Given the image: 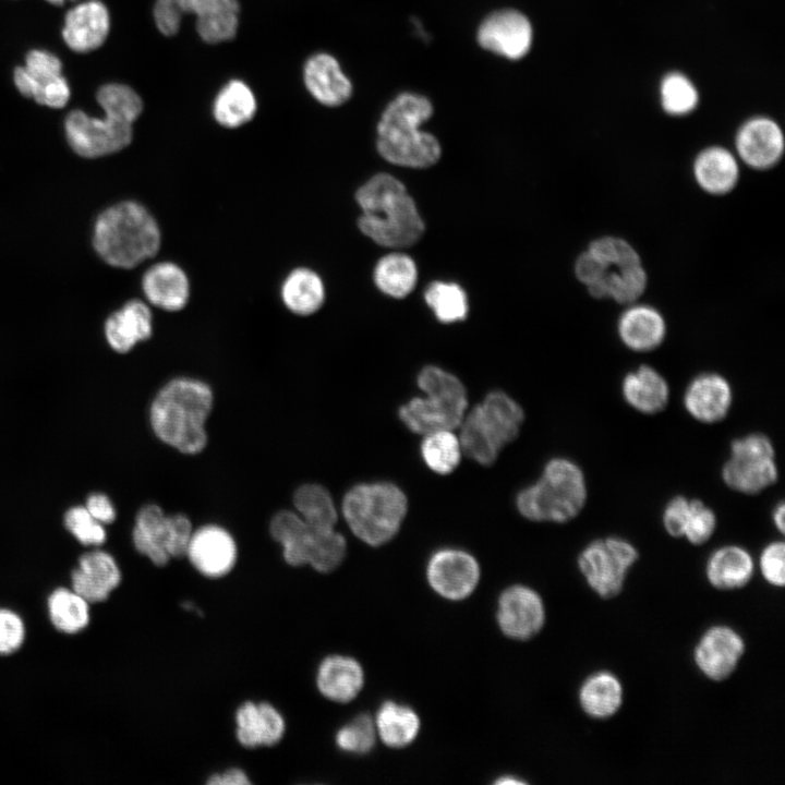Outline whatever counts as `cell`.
Returning <instances> with one entry per match:
<instances>
[{
    "instance_id": "obj_1",
    "label": "cell",
    "mask_w": 785,
    "mask_h": 785,
    "mask_svg": "<svg viewBox=\"0 0 785 785\" xmlns=\"http://www.w3.org/2000/svg\"><path fill=\"white\" fill-rule=\"evenodd\" d=\"M362 210L360 231L376 244L401 249L415 244L425 231L414 200L404 184L389 173L374 174L355 192Z\"/></svg>"
},
{
    "instance_id": "obj_2",
    "label": "cell",
    "mask_w": 785,
    "mask_h": 785,
    "mask_svg": "<svg viewBox=\"0 0 785 785\" xmlns=\"http://www.w3.org/2000/svg\"><path fill=\"white\" fill-rule=\"evenodd\" d=\"M213 402L214 395L206 383L189 377L173 378L157 392L150 404L153 432L181 454L196 455L207 444L205 422Z\"/></svg>"
},
{
    "instance_id": "obj_3",
    "label": "cell",
    "mask_w": 785,
    "mask_h": 785,
    "mask_svg": "<svg viewBox=\"0 0 785 785\" xmlns=\"http://www.w3.org/2000/svg\"><path fill=\"white\" fill-rule=\"evenodd\" d=\"M428 98L401 93L384 109L376 126L378 154L388 162L415 169L435 165L442 155L438 140L421 130L433 114Z\"/></svg>"
},
{
    "instance_id": "obj_4",
    "label": "cell",
    "mask_w": 785,
    "mask_h": 785,
    "mask_svg": "<svg viewBox=\"0 0 785 785\" xmlns=\"http://www.w3.org/2000/svg\"><path fill=\"white\" fill-rule=\"evenodd\" d=\"M162 234L154 215L136 201H121L96 218L93 246L108 265L132 269L155 257L161 247Z\"/></svg>"
},
{
    "instance_id": "obj_5",
    "label": "cell",
    "mask_w": 785,
    "mask_h": 785,
    "mask_svg": "<svg viewBox=\"0 0 785 785\" xmlns=\"http://www.w3.org/2000/svg\"><path fill=\"white\" fill-rule=\"evenodd\" d=\"M587 499L588 485L580 466L555 457L545 463L534 483L517 494L516 506L530 521L567 523L582 511Z\"/></svg>"
},
{
    "instance_id": "obj_6",
    "label": "cell",
    "mask_w": 785,
    "mask_h": 785,
    "mask_svg": "<svg viewBox=\"0 0 785 785\" xmlns=\"http://www.w3.org/2000/svg\"><path fill=\"white\" fill-rule=\"evenodd\" d=\"M408 499L391 482L360 483L343 496L341 512L351 532L371 546L389 542L407 515Z\"/></svg>"
},
{
    "instance_id": "obj_7",
    "label": "cell",
    "mask_w": 785,
    "mask_h": 785,
    "mask_svg": "<svg viewBox=\"0 0 785 785\" xmlns=\"http://www.w3.org/2000/svg\"><path fill=\"white\" fill-rule=\"evenodd\" d=\"M523 420V409L509 395L488 392L466 412L459 425L462 452L482 466H491L503 447L518 436Z\"/></svg>"
},
{
    "instance_id": "obj_8",
    "label": "cell",
    "mask_w": 785,
    "mask_h": 785,
    "mask_svg": "<svg viewBox=\"0 0 785 785\" xmlns=\"http://www.w3.org/2000/svg\"><path fill=\"white\" fill-rule=\"evenodd\" d=\"M416 383L424 396L414 397L400 407L402 423L420 435L459 427L468 408L462 382L439 366L428 365L420 371Z\"/></svg>"
},
{
    "instance_id": "obj_9",
    "label": "cell",
    "mask_w": 785,
    "mask_h": 785,
    "mask_svg": "<svg viewBox=\"0 0 785 785\" xmlns=\"http://www.w3.org/2000/svg\"><path fill=\"white\" fill-rule=\"evenodd\" d=\"M269 531L291 566L309 565L318 572H330L346 557L347 541L341 533L335 528L310 526L297 511L277 512L270 520Z\"/></svg>"
},
{
    "instance_id": "obj_10",
    "label": "cell",
    "mask_w": 785,
    "mask_h": 785,
    "mask_svg": "<svg viewBox=\"0 0 785 785\" xmlns=\"http://www.w3.org/2000/svg\"><path fill=\"white\" fill-rule=\"evenodd\" d=\"M638 559L639 552L630 541L609 535L589 542L578 554L577 566L599 597L612 600L623 592Z\"/></svg>"
},
{
    "instance_id": "obj_11",
    "label": "cell",
    "mask_w": 785,
    "mask_h": 785,
    "mask_svg": "<svg viewBox=\"0 0 785 785\" xmlns=\"http://www.w3.org/2000/svg\"><path fill=\"white\" fill-rule=\"evenodd\" d=\"M721 475L727 487L745 495L759 494L775 484L778 468L770 437L757 432L733 439Z\"/></svg>"
},
{
    "instance_id": "obj_12",
    "label": "cell",
    "mask_w": 785,
    "mask_h": 785,
    "mask_svg": "<svg viewBox=\"0 0 785 785\" xmlns=\"http://www.w3.org/2000/svg\"><path fill=\"white\" fill-rule=\"evenodd\" d=\"M192 533L185 515L167 516L159 506L146 505L136 515L132 540L138 553L161 567L171 558L185 556Z\"/></svg>"
},
{
    "instance_id": "obj_13",
    "label": "cell",
    "mask_w": 785,
    "mask_h": 785,
    "mask_svg": "<svg viewBox=\"0 0 785 785\" xmlns=\"http://www.w3.org/2000/svg\"><path fill=\"white\" fill-rule=\"evenodd\" d=\"M104 117L95 118L76 109L67 116L65 137L76 155L84 158L105 157L130 145L135 121L112 109H104Z\"/></svg>"
},
{
    "instance_id": "obj_14",
    "label": "cell",
    "mask_w": 785,
    "mask_h": 785,
    "mask_svg": "<svg viewBox=\"0 0 785 785\" xmlns=\"http://www.w3.org/2000/svg\"><path fill=\"white\" fill-rule=\"evenodd\" d=\"M746 652L744 637L733 627L720 624L705 629L693 647L698 671L712 681H724L737 669Z\"/></svg>"
},
{
    "instance_id": "obj_15",
    "label": "cell",
    "mask_w": 785,
    "mask_h": 785,
    "mask_svg": "<svg viewBox=\"0 0 785 785\" xmlns=\"http://www.w3.org/2000/svg\"><path fill=\"white\" fill-rule=\"evenodd\" d=\"M480 576L478 560L460 548L445 547L434 552L426 566L431 588L449 601H461L471 595Z\"/></svg>"
},
{
    "instance_id": "obj_16",
    "label": "cell",
    "mask_w": 785,
    "mask_h": 785,
    "mask_svg": "<svg viewBox=\"0 0 785 785\" xmlns=\"http://www.w3.org/2000/svg\"><path fill=\"white\" fill-rule=\"evenodd\" d=\"M476 40L490 52L509 60H519L531 49L533 28L529 19L520 11L503 9L491 13L481 22Z\"/></svg>"
},
{
    "instance_id": "obj_17",
    "label": "cell",
    "mask_w": 785,
    "mask_h": 785,
    "mask_svg": "<svg viewBox=\"0 0 785 785\" xmlns=\"http://www.w3.org/2000/svg\"><path fill=\"white\" fill-rule=\"evenodd\" d=\"M735 155L750 169L764 171L775 167L785 150V137L776 121L758 116L745 121L735 135Z\"/></svg>"
},
{
    "instance_id": "obj_18",
    "label": "cell",
    "mask_w": 785,
    "mask_h": 785,
    "mask_svg": "<svg viewBox=\"0 0 785 785\" xmlns=\"http://www.w3.org/2000/svg\"><path fill=\"white\" fill-rule=\"evenodd\" d=\"M545 619L544 602L532 588L516 584L500 594L497 623L505 636L515 640H529L542 630Z\"/></svg>"
},
{
    "instance_id": "obj_19",
    "label": "cell",
    "mask_w": 785,
    "mask_h": 785,
    "mask_svg": "<svg viewBox=\"0 0 785 785\" xmlns=\"http://www.w3.org/2000/svg\"><path fill=\"white\" fill-rule=\"evenodd\" d=\"M185 556L203 576L219 578L234 567L237 545L226 529L207 524L193 531Z\"/></svg>"
},
{
    "instance_id": "obj_20",
    "label": "cell",
    "mask_w": 785,
    "mask_h": 785,
    "mask_svg": "<svg viewBox=\"0 0 785 785\" xmlns=\"http://www.w3.org/2000/svg\"><path fill=\"white\" fill-rule=\"evenodd\" d=\"M121 580L114 557L106 551L93 550L78 557L70 573V588L90 604H99L110 597Z\"/></svg>"
},
{
    "instance_id": "obj_21",
    "label": "cell",
    "mask_w": 785,
    "mask_h": 785,
    "mask_svg": "<svg viewBox=\"0 0 785 785\" xmlns=\"http://www.w3.org/2000/svg\"><path fill=\"white\" fill-rule=\"evenodd\" d=\"M683 403L692 419L714 424L724 420L730 411L733 388L726 377L718 373H700L688 383Z\"/></svg>"
},
{
    "instance_id": "obj_22",
    "label": "cell",
    "mask_w": 785,
    "mask_h": 785,
    "mask_svg": "<svg viewBox=\"0 0 785 785\" xmlns=\"http://www.w3.org/2000/svg\"><path fill=\"white\" fill-rule=\"evenodd\" d=\"M141 287L149 305L171 313L183 310L191 297L186 271L171 261L150 265L142 276Z\"/></svg>"
},
{
    "instance_id": "obj_23",
    "label": "cell",
    "mask_w": 785,
    "mask_h": 785,
    "mask_svg": "<svg viewBox=\"0 0 785 785\" xmlns=\"http://www.w3.org/2000/svg\"><path fill=\"white\" fill-rule=\"evenodd\" d=\"M667 325L663 314L650 304L635 302L626 305L617 321L621 343L635 352H649L665 340Z\"/></svg>"
},
{
    "instance_id": "obj_24",
    "label": "cell",
    "mask_w": 785,
    "mask_h": 785,
    "mask_svg": "<svg viewBox=\"0 0 785 785\" xmlns=\"http://www.w3.org/2000/svg\"><path fill=\"white\" fill-rule=\"evenodd\" d=\"M303 82L311 96L327 107L341 106L352 95L351 81L338 60L327 52L315 53L305 61Z\"/></svg>"
},
{
    "instance_id": "obj_25",
    "label": "cell",
    "mask_w": 785,
    "mask_h": 785,
    "mask_svg": "<svg viewBox=\"0 0 785 785\" xmlns=\"http://www.w3.org/2000/svg\"><path fill=\"white\" fill-rule=\"evenodd\" d=\"M110 28V16L99 0L82 2L68 11L62 36L75 52H88L104 44Z\"/></svg>"
},
{
    "instance_id": "obj_26",
    "label": "cell",
    "mask_w": 785,
    "mask_h": 785,
    "mask_svg": "<svg viewBox=\"0 0 785 785\" xmlns=\"http://www.w3.org/2000/svg\"><path fill=\"white\" fill-rule=\"evenodd\" d=\"M692 177L703 192L714 196L726 195L739 182L740 161L726 147L708 146L695 157Z\"/></svg>"
},
{
    "instance_id": "obj_27",
    "label": "cell",
    "mask_w": 785,
    "mask_h": 785,
    "mask_svg": "<svg viewBox=\"0 0 785 785\" xmlns=\"http://www.w3.org/2000/svg\"><path fill=\"white\" fill-rule=\"evenodd\" d=\"M104 330L112 350L119 353L129 352L137 342L149 339L153 334L150 305L140 299L126 301L107 317Z\"/></svg>"
},
{
    "instance_id": "obj_28",
    "label": "cell",
    "mask_w": 785,
    "mask_h": 785,
    "mask_svg": "<svg viewBox=\"0 0 785 785\" xmlns=\"http://www.w3.org/2000/svg\"><path fill=\"white\" fill-rule=\"evenodd\" d=\"M235 723L238 741L246 748L274 746L286 729L282 715L267 702H244L237 710Z\"/></svg>"
},
{
    "instance_id": "obj_29",
    "label": "cell",
    "mask_w": 785,
    "mask_h": 785,
    "mask_svg": "<svg viewBox=\"0 0 785 785\" xmlns=\"http://www.w3.org/2000/svg\"><path fill=\"white\" fill-rule=\"evenodd\" d=\"M620 391L630 408L648 415L663 411L669 401L671 392L665 377L648 364L625 374Z\"/></svg>"
},
{
    "instance_id": "obj_30",
    "label": "cell",
    "mask_w": 785,
    "mask_h": 785,
    "mask_svg": "<svg viewBox=\"0 0 785 785\" xmlns=\"http://www.w3.org/2000/svg\"><path fill=\"white\" fill-rule=\"evenodd\" d=\"M754 560L742 546L728 544L714 550L705 563V577L718 591L745 588L754 575Z\"/></svg>"
},
{
    "instance_id": "obj_31",
    "label": "cell",
    "mask_w": 785,
    "mask_h": 785,
    "mask_svg": "<svg viewBox=\"0 0 785 785\" xmlns=\"http://www.w3.org/2000/svg\"><path fill=\"white\" fill-rule=\"evenodd\" d=\"M363 684V668L351 656L329 655L318 666L317 689L325 698L334 702L347 703L353 700L361 691Z\"/></svg>"
},
{
    "instance_id": "obj_32",
    "label": "cell",
    "mask_w": 785,
    "mask_h": 785,
    "mask_svg": "<svg viewBox=\"0 0 785 785\" xmlns=\"http://www.w3.org/2000/svg\"><path fill=\"white\" fill-rule=\"evenodd\" d=\"M578 702L587 716L599 721L608 720L623 706V684L611 671L593 672L582 680L578 690Z\"/></svg>"
},
{
    "instance_id": "obj_33",
    "label": "cell",
    "mask_w": 785,
    "mask_h": 785,
    "mask_svg": "<svg viewBox=\"0 0 785 785\" xmlns=\"http://www.w3.org/2000/svg\"><path fill=\"white\" fill-rule=\"evenodd\" d=\"M280 299L285 307L294 315L309 316L318 312L326 299V289L321 275L305 266L291 269L280 286Z\"/></svg>"
},
{
    "instance_id": "obj_34",
    "label": "cell",
    "mask_w": 785,
    "mask_h": 785,
    "mask_svg": "<svg viewBox=\"0 0 785 785\" xmlns=\"http://www.w3.org/2000/svg\"><path fill=\"white\" fill-rule=\"evenodd\" d=\"M90 603L68 587H58L46 600L48 619L61 635L76 636L92 621Z\"/></svg>"
},
{
    "instance_id": "obj_35",
    "label": "cell",
    "mask_w": 785,
    "mask_h": 785,
    "mask_svg": "<svg viewBox=\"0 0 785 785\" xmlns=\"http://www.w3.org/2000/svg\"><path fill=\"white\" fill-rule=\"evenodd\" d=\"M256 110L253 90L238 78L230 80L219 89L212 109L215 121L226 129H238L249 123Z\"/></svg>"
},
{
    "instance_id": "obj_36",
    "label": "cell",
    "mask_w": 785,
    "mask_h": 785,
    "mask_svg": "<svg viewBox=\"0 0 785 785\" xmlns=\"http://www.w3.org/2000/svg\"><path fill=\"white\" fill-rule=\"evenodd\" d=\"M648 287V274L642 264L609 268L603 278L589 287L588 293L594 299H611L621 305L638 302Z\"/></svg>"
},
{
    "instance_id": "obj_37",
    "label": "cell",
    "mask_w": 785,
    "mask_h": 785,
    "mask_svg": "<svg viewBox=\"0 0 785 785\" xmlns=\"http://www.w3.org/2000/svg\"><path fill=\"white\" fill-rule=\"evenodd\" d=\"M376 734L390 748L410 745L420 730V718L408 705L385 701L374 718Z\"/></svg>"
},
{
    "instance_id": "obj_38",
    "label": "cell",
    "mask_w": 785,
    "mask_h": 785,
    "mask_svg": "<svg viewBox=\"0 0 785 785\" xmlns=\"http://www.w3.org/2000/svg\"><path fill=\"white\" fill-rule=\"evenodd\" d=\"M418 281V268L407 254L392 252L382 258L374 268V282L385 294L402 299L410 294Z\"/></svg>"
},
{
    "instance_id": "obj_39",
    "label": "cell",
    "mask_w": 785,
    "mask_h": 785,
    "mask_svg": "<svg viewBox=\"0 0 785 785\" xmlns=\"http://www.w3.org/2000/svg\"><path fill=\"white\" fill-rule=\"evenodd\" d=\"M58 57L45 50H32L26 55L25 65L14 70V84L25 97L35 98L51 80L62 75Z\"/></svg>"
},
{
    "instance_id": "obj_40",
    "label": "cell",
    "mask_w": 785,
    "mask_h": 785,
    "mask_svg": "<svg viewBox=\"0 0 785 785\" xmlns=\"http://www.w3.org/2000/svg\"><path fill=\"white\" fill-rule=\"evenodd\" d=\"M293 506L301 518L310 526L335 528L338 511L329 492L319 484L307 483L297 488Z\"/></svg>"
},
{
    "instance_id": "obj_41",
    "label": "cell",
    "mask_w": 785,
    "mask_h": 785,
    "mask_svg": "<svg viewBox=\"0 0 785 785\" xmlns=\"http://www.w3.org/2000/svg\"><path fill=\"white\" fill-rule=\"evenodd\" d=\"M421 457L426 467L442 475L451 473L460 463L462 449L454 430H439L423 435Z\"/></svg>"
},
{
    "instance_id": "obj_42",
    "label": "cell",
    "mask_w": 785,
    "mask_h": 785,
    "mask_svg": "<svg viewBox=\"0 0 785 785\" xmlns=\"http://www.w3.org/2000/svg\"><path fill=\"white\" fill-rule=\"evenodd\" d=\"M424 300L440 323L462 322L468 316L467 293L456 282L433 281L424 291Z\"/></svg>"
},
{
    "instance_id": "obj_43",
    "label": "cell",
    "mask_w": 785,
    "mask_h": 785,
    "mask_svg": "<svg viewBox=\"0 0 785 785\" xmlns=\"http://www.w3.org/2000/svg\"><path fill=\"white\" fill-rule=\"evenodd\" d=\"M660 96L662 108L672 116L688 114L696 109L699 102L696 86L687 76L678 72L664 76Z\"/></svg>"
},
{
    "instance_id": "obj_44",
    "label": "cell",
    "mask_w": 785,
    "mask_h": 785,
    "mask_svg": "<svg viewBox=\"0 0 785 785\" xmlns=\"http://www.w3.org/2000/svg\"><path fill=\"white\" fill-rule=\"evenodd\" d=\"M596 259L608 268H625L642 264L636 247L626 239L617 235H601L593 239L587 249Z\"/></svg>"
},
{
    "instance_id": "obj_45",
    "label": "cell",
    "mask_w": 785,
    "mask_h": 785,
    "mask_svg": "<svg viewBox=\"0 0 785 785\" xmlns=\"http://www.w3.org/2000/svg\"><path fill=\"white\" fill-rule=\"evenodd\" d=\"M376 728L374 720L369 714H359L343 725L336 734L335 741L338 748L353 754H364L375 745Z\"/></svg>"
},
{
    "instance_id": "obj_46",
    "label": "cell",
    "mask_w": 785,
    "mask_h": 785,
    "mask_svg": "<svg viewBox=\"0 0 785 785\" xmlns=\"http://www.w3.org/2000/svg\"><path fill=\"white\" fill-rule=\"evenodd\" d=\"M716 526L714 510L702 500L690 498L683 538L692 545H702L713 536Z\"/></svg>"
},
{
    "instance_id": "obj_47",
    "label": "cell",
    "mask_w": 785,
    "mask_h": 785,
    "mask_svg": "<svg viewBox=\"0 0 785 785\" xmlns=\"http://www.w3.org/2000/svg\"><path fill=\"white\" fill-rule=\"evenodd\" d=\"M67 530L83 545H101L107 539L104 524L92 517L86 507L74 506L64 515Z\"/></svg>"
},
{
    "instance_id": "obj_48",
    "label": "cell",
    "mask_w": 785,
    "mask_h": 785,
    "mask_svg": "<svg viewBox=\"0 0 785 785\" xmlns=\"http://www.w3.org/2000/svg\"><path fill=\"white\" fill-rule=\"evenodd\" d=\"M97 101L102 109L116 110L135 121L143 110V101L138 94L133 88L119 83L101 86L97 92Z\"/></svg>"
},
{
    "instance_id": "obj_49",
    "label": "cell",
    "mask_w": 785,
    "mask_h": 785,
    "mask_svg": "<svg viewBox=\"0 0 785 785\" xmlns=\"http://www.w3.org/2000/svg\"><path fill=\"white\" fill-rule=\"evenodd\" d=\"M26 637L27 628L23 617L14 609L0 607V656L17 653Z\"/></svg>"
},
{
    "instance_id": "obj_50",
    "label": "cell",
    "mask_w": 785,
    "mask_h": 785,
    "mask_svg": "<svg viewBox=\"0 0 785 785\" xmlns=\"http://www.w3.org/2000/svg\"><path fill=\"white\" fill-rule=\"evenodd\" d=\"M759 569L766 583L775 588L785 584V544L783 541H772L761 551Z\"/></svg>"
},
{
    "instance_id": "obj_51",
    "label": "cell",
    "mask_w": 785,
    "mask_h": 785,
    "mask_svg": "<svg viewBox=\"0 0 785 785\" xmlns=\"http://www.w3.org/2000/svg\"><path fill=\"white\" fill-rule=\"evenodd\" d=\"M183 14L192 13L197 20H206L228 13H239L238 0H177Z\"/></svg>"
},
{
    "instance_id": "obj_52",
    "label": "cell",
    "mask_w": 785,
    "mask_h": 785,
    "mask_svg": "<svg viewBox=\"0 0 785 785\" xmlns=\"http://www.w3.org/2000/svg\"><path fill=\"white\" fill-rule=\"evenodd\" d=\"M689 506L690 498L683 495L674 496L666 503L662 514V523L667 534L673 538H683Z\"/></svg>"
},
{
    "instance_id": "obj_53",
    "label": "cell",
    "mask_w": 785,
    "mask_h": 785,
    "mask_svg": "<svg viewBox=\"0 0 785 785\" xmlns=\"http://www.w3.org/2000/svg\"><path fill=\"white\" fill-rule=\"evenodd\" d=\"M153 15L158 31L165 36H173L179 32L184 14L177 0H156Z\"/></svg>"
},
{
    "instance_id": "obj_54",
    "label": "cell",
    "mask_w": 785,
    "mask_h": 785,
    "mask_svg": "<svg viewBox=\"0 0 785 785\" xmlns=\"http://www.w3.org/2000/svg\"><path fill=\"white\" fill-rule=\"evenodd\" d=\"M86 509L100 523H111L116 519V510L105 494L94 493L87 497Z\"/></svg>"
},
{
    "instance_id": "obj_55",
    "label": "cell",
    "mask_w": 785,
    "mask_h": 785,
    "mask_svg": "<svg viewBox=\"0 0 785 785\" xmlns=\"http://www.w3.org/2000/svg\"><path fill=\"white\" fill-rule=\"evenodd\" d=\"M207 784L209 785H249L251 784V781L249 780L245 772L238 768H231L229 770H226L222 773H215L212 774L208 780Z\"/></svg>"
},
{
    "instance_id": "obj_56",
    "label": "cell",
    "mask_w": 785,
    "mask_h": 785,
    "mask_svg": "<svg viewBox=\"0 0 785 785\" xmlns=\"http://www.w3.org/2000/svg\"><path fill=\"white\" fill-rule=\"evenodd\" d=\"M785 505L783 502H780L775 505L773 511H772V521L776 530L783 534L785 530Z\"/></svg>"
},
{
    "instance_id": "obj_57",
    "label": "cell",
    "mask_w": 785,
    "mask_h": 785,
    "mask_svg": "<svg viewBox=\"0 0 785 785\" xmlns=\"http://www.w3.org/2000/svg\"><path fill=\"white\" fill-rule=\"evenodd\" d=\"M496 783H500V784H507V783L521 784V783H523V781H522V780H517V778L507 776V777H502L500 780L496 781Z\"/></svg>"
},
{
    "instance_id": "obj_58",
    "label": "cell",
    "mask_w": 785,
    "mask_h": 785,
    "mask_svg": "<svg viewBox=\"0 0 785 785\" xmlns=\"http://www.w3.org/2000/svg\"><path fill=\"white\" fill-rule=\"evenodd\" d=\"M47 1L50 2V3H52V4L60 5V4H63V3H64L65 1H68V0H47Z\"/></svg>"
}]
</instances>
